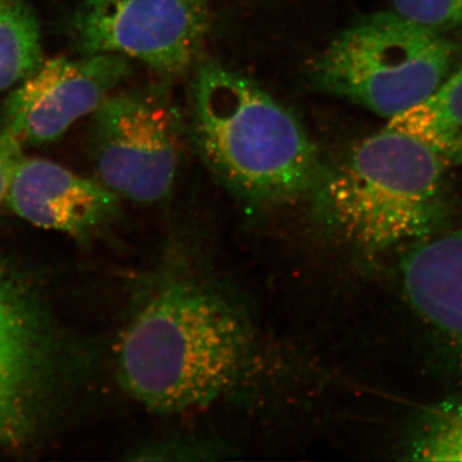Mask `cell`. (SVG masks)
Here are the masks:
<instances>
[{
	"instance_id": "6",
	"label": "cell",
	"mask_w": 462,
	"mask_h": 462,
	"mask_svg": "<svg viewBox=\"0 0 462 462\" xmlns=\"http://www.w3.org/2000/svg\"><path fill=\"white\" fill-rule=\"evenodd\" d=\"M209 14L211 0H83L72 41L84 56L120 54L178 76L202 50Z\"/></svg>"
},
{
	"instance_id": "2",
	"label": "cell",
	"mask_w": 462,
	"mask_h": 462,
	"mask_svg": "<svg viewBox=\"0 0 462 462\" xmlns=\"http://www.w3.org/2000/svg\"><path fill=\"white\" fill-rule=\"evenodd\" d=\"M190 134L226 187L258 203L315 191L327 170L300 121L251 79L215 60L197 67Z\"/></svg>"
},
{
	"instance_id": "5",
	"label": "cell",
	"mask_w": 462,
	"mask_h": 462,
	"mask_svg": "<svg viewBox=\"0 0 462 462\" xmlns=\"http://www.w3.org/2000/svg\"><path fill=\"white\" fill-rule=\"evenodd\" d=\"M180 115L157 89L111 96L93 114L90 156L98 181L118 199L151 205L169 196L178 173Z\"/></svg>"
},
{
	"instance_id": "7",
	"label": "cell",
	"mask_w": 462,
	"mask_h": 462,
	"mask_svg": "<svg viewBox=\"0 0 462 462\" xmlns=\"http://www.w3.org/2000/svg\"><path fill=\"white\" fill-rule=\"evenodd\" d=\"M132 74L120 54L45 60L9 94L0 111V134L21 145L51 144L85 116L94 114Z\"/></svg>"
},
{
	"instance_id": "15",
	"label": "cell",
	"mask_w": 462,
	"mask_h": 462,
	"mask_svg": "<svg viewBox=\"0 0 462 462\" xmlns=\"http://www.w3.org/2000/svg\"><path fill=\"white\" fill-rule=\"evenodd\" d=\"M226 447L207 440H166L143 448L135 460L212 461L226 457Z\"/></svg>"
},
{
	"instance_id": "9",
	"label": "cell",
	"mask_w": 462,
	"mask_h": 462,
	"mask_svg": "<svg viewBox=\"0 0 462 462\" xmlns=\"http://www.w3.org/2000/svg\"><path fill=\"white\" fill-rule=\"evenodd\" d=\"M5 205L42 229L84 236L117 214L120 199L98 180L51 161L23 157L12 173Z\"/></svg>"
},
{
	"instance_id": "1",
	"label": "cell",
	"mask_w": 462,
	"mask_h": 462,
	"mask_svg": "<svg viewBox=\"0 0 462 462\" xmlns=\"http://www.w3.org/2000/svg\"><path fill=\"white\" fill-rule=\"evenodd\" d=\"M249 334L238 311L199 282H163L125 331L118 379L158 413L202 409L225 396L247 366Z\"/></svg>"
},
{
	"instance_id": "8",
	"label": "cell",
	"mask_w": 462,
	"mask_h": 462,
	"mask_svg": "<svg viewBox=\"0 0 462 462\" xmlns=\"http://www.w3.org/2000/svg\"><path fill=\"white\" fill-rule=\"evenodd\" d=\"M41 310L0 264V440L20 439L32 425L48 361Z\"/></svg>"
},
{
	"instance_id": "14",
	"label": "cell",
	"mask_w": 462,
	"mask_h": 462,
	"mask_svg": "<svg viewBox=\"0 0 462 462\" xmlns=\"http://www.w3.org/2000/svg\"><path fill=\"white\" fill-rule=\"evenodd\" d=\"M406 20L440 32L462 27V0H392Z\"/></svg>"
},
{
	"instance_id": "11",
	"label": "cell",
	"mask_w": 462,
	"mask_h": 462,
	"mask_svg": "<svg viewBox=\"0 0 462 462\" xmlns=\"http://www.w3.org/2000/svg\"><path fill=\"white\" fill-rule=\"evenodd\" d=\"M387 126L424 143L447 165L462 166V67L430 98L391 118Z\"/></svg>"
},
{
	"instance_id": "16",
	"label": "cell",
	"mask_w": 462,
	"mask_h": 462,
	"mask_svg": "<svg viewBox=\"0 0 462 462\" xmlns=\"http://www.w3.org/2000/svg\"><path fill=\"white\" fill-rule=\"evenodd\" d=\"M23 145L11 136L0 134V206L5 205L12 173L23 158Z\"/></svg>"
},
{
	"instance_id": "13",
	"label": "cell",
	"mask_w": 462,
	"mask_h": 462,
	"mask_svg": "<svg viewBox=\"0 0 462 462\" xmlns=\"http://www.w3.org/2000/svg\"><path fill=\"white\" fill-rule=\"evenodd\" d=\"M413 460L462 461V403L443 407L416 440Z\"/></svg>"
},
{
	"instance_id": "4",
	"label": "cell",
	"mask_w": 462,
	"mask_h": 462,
	"mask_svg": "<svg viewBox=\"0 0 462 462\" xmlns=\"http://www.w3.org/2000/svg\"><path fill=\"white\" fill-rule=\"evenodd\" d=\"M456 53L442 33L380 12L334 38L312 63L311 78L319 89L391 120L430 98Z\"/></svg>"
},
{
	"instance_id": "3",
	"label": "cell",
	"mask_w": 462,
	"mask_h": 462,
	"mask_svg": "<svg viewBox=\"0 0 462 462\" xmlns=\"http://www.w3.org/2000/svg\"><path fill=\"white\" fill-rule=\"evenodd\" d=\"M447 167L424 143L385 126L349 149L314 193L340 236L367 254L382 252L430 226Z\"/></svg>"
},
{
	"instance_id": "10",
	"label": "cell",
	"mask_w": 462,
	"mask_h": 462,
	"mask_svg": "<svg viewBox=\"0 0 462 462\" xmlns=\"http://www.w3.org/2000/svg\"><path fill=\"white\" fill-rule=\"evenodd\" d=\"M403 285L419 314L462 346V229L413 249L403 263Z\"/></svg>"
},
{
	"instance_id": "12",
	"label": "cell",
	"mask_w": 462,
	"mask_h": 462,
	"mask_svg": "<svg viewBox=\"0 0 462 462\" xmlns=\"http://www.w3.org/2000/svg\"><path fill=\"white\" fill-rule=\"evenodd\" d=\"M41 29L23 0H0V93L41 67Z\"/></svg>"
}]
</instances>
